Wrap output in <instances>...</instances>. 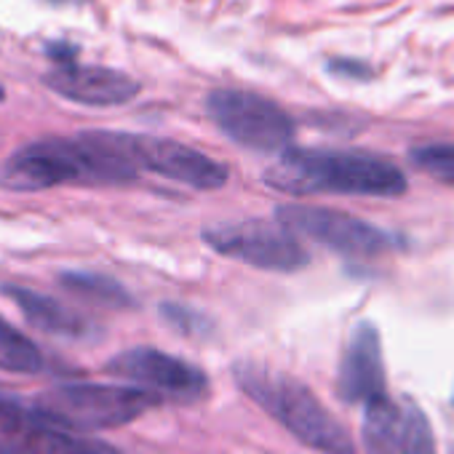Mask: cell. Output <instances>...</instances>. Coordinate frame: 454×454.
<instances>
[{"instance_id":"obj_1","label":"cell","mask_w":454,"mask_h":454,"mask_svg":"<svg viewBox=\"0 0 454 454\" xmlns=\"http://www.w3.org/2000/svg\"><path fill=\"white\" fill-rule=\"evenodd\" d=\"M129 163L102 131H83L73 139L49 137L30 142L0 163V187L14 192H41L57 184H126L137 179Z\"/></svg>"},{"instance_id":"obj_2","label":"cell","mask_w":454,"mask_h":454,"mask_svg":"<svg viewBox=\"0 0 454 454\" xmlns=\"http://www.w3.org/2000/svg\"><path fill=\"white\" fill-rule=\"evenodd\" d=\"M265 182L292 195L342 192L395 198L406 192V176L395 163L356 150H286L265 171Z\"/></svg>"},{"instance_id":"obj_3","label":"cell","mask_w":454,"mask_h":454,"mask_svg":"<svg viewBox=\"0 0 454 454\" xmlns=\"http://www.w3.org/2000/svg\"><path fill=\"white\" fill-rule=\"evenodd\" d=\"M233 377L252 401L273 414L305 446L321 454H356L348 427L300 380L249 361L236 364Z\"/></svg>"},{"instance_id":"obj_4","label":"cell","mask_w":454,"mask_h":454,"mask_svg":"<svg viewBox=\"0 0 454 454\" xmlns=\"http://www.w3.org/2000/svg\"><path fill=\"white\" fill-rule=\"evenodd\" d=\"M163 398L137 385L65 382L35 398L41 414L70 433L121 427L158 406Z\"/></svg>"},{"instance_id":"obj_5","label":"cell","mask_w":454,"mask_h":454,"mask_svg":"<svg viewBox=\"0 0 454 454\" xmlns=\"http://www.w3.org/2000/svg\"><path fill=\"white\" fill-rule=\"evenodd\" d=\"M206 110L224 137L257 153H286L294 139V121L289 113L252 91L216 89L208 94Z\"/></svg>"},{"instance_id":"obj_6","label":"cell","mask_w":454,"mask_h":454,"mask_svg":"<svg viewBox=\"0 0 454 454\" xmlns=\"http://www.w3.org/2000/svg\"><path fill=\"white\" fill-rule=\"evenodd\" d=\"M203 241L231 260L260 270L292 273L308 265V252L278 222L247 219V222H222L203 227Z\"/></svg>"},{"instance_id":"obj_7","label":"cell","mask_w":454,"mask_h":454,"mask_svg":"<svg viewBox=\"0 0 454 454\" xmlns=\"http://www.w3.org/2000/svg\"><path fill=\"white\" fill-rule=\"evenodd\" d=\"M105 139L137 168L155 171L166 179L182 182L195 190H216L227 182V166L208 158L206 153L187 147L174 139L126 134V131H102Z\"/></svg>"},{"instance_id":"obj_8","label":"cell","mask_w":454,"mask_h":454,"mask_svg":"<svg viewBox=\"0 0 454 454\" xmlns=\"http://www.w3.org/2000/svg\"><path fill=\"white\" fill-rule=\"evenodd\" d=\"M276 222L284 224L294 236H308L348 257H377L393 247L390 236L380 231L377 224L334 208L286 203L276 208Z\"/></svg>"},{"instance_id":"obj_9","label":"cell","mask_w":454,"mask_h":454,"mask_svg":"<svg viewBox=\"0 0 454 454\" xmlns=\"http://www.w3.org/2000/svg\"><path fill=\"white\" fill-rule=\"evenodd\" d=\"M105 372L118 380H126L137 387L158 393L160 398L163 395L195 398V395L206 393V387H208V380L198 366H192L176 356H168L163 350H155V348L123 350L107 361Z\"/></svg>"},{"instance_id":"obj_10","label":"cell","mask_w":454,"mask_h":454,"mask_svg":"<svg viewBox=\"0 0 454 454\" xmlns=\"http://www.w3.org/2000/svg\"><path fill=\"white\" fill-rule=\"evenodd\" d=\"M0 430L20 443L25 454H123L110 443L81 438L51 425L41 409L27 401L0 393Z\"/></svg>"},{"instance_id":"obj_11","label":"cell","mask_w":454,"mask_h":454,"mask_svg":"<svg viewBox=\"0 0 454 454\" xmlns=\"http://www.w3.org/2000/svg\"><path fill=\"white\" fill-rule=\"evenodd\" d=\"M43 83L78 105L89 107H118L131 102L139 94V83L113 67H99V65H57L43 75Z\"/></svg>"},{"instance_id":"obj_12","label":"cell","mask_w":454,"mask_h":454,"mask_svg":"<svg viewBox=\"0 0 454 454\" xmlns=\"http://www.w3.org/2000/svg\"><path fill=\"white\" fill-rule=\"evenodd\" d=\"M340 395L350 403H374L387 398L385 387V358H382V337L372 321H358L340 366Z\"/></svg>"},{"instance_id":"obj_13","label":"cell","mask_w":454,"mask_h":454,"mask_svg":"<svg viewBox=\"0 0 454 454\" xmlns=\"http://www.w3.org/2000/svg\"><path fill=\"white\" fill-rule=\"evenodd\" d=\"M4 294H9L14 300V305L20 308V313L41 332L51 334V337H67V340H89L94 337V324L89 318H83L78 310H73L70 305L41 294L35 289H25V286H4Z\"/></svg>"},{"instance_id":"obj_14","label":"cell","mask_w":454,"mask_h":454,"mask_svg":"<svg viewBox=\"0 0 454 454\" xmlns=\"http://www.w3.org/2000/svg\"><path fill=\"white\" fill-rule=\"evenodd\" d=\"M364 443L369 454H406L401 409L390 398H380L364 411Z\"/></svg>"},{"instance_id":"obj_15","label":"cell","mask_w":454,"mask_h":454,"mask_svg":"<svg viewBox=\"0 0 454 454\" xmlns=\"http://www.w3.org/2000/svg\"><path fill=\"white\" fill-rule=\"evenodd\" d=\"M59 286L67 289L70 294L102 305V308H113V310H126L134 308V297L126 286H121L115 278L110 276H99V273H86V270H67L59 276Z\"/></svg>"},{"instance_id":"obj_16","label":"cell","mask_w":454,"mask_h":454,"mask_svg":"<svg viewBox=\"0 0 454 454\" xmlns=\"http://www.w3.org/2000/svg\"><path fill=\"white\" fill-rule=\"evenodd\" d=\"M46 358L38 350V345L25 337L17 326L0 318V369L20 372V374H35L43 372Z\"/></svg>"},{"instance_id":"obj_17","label":"cell","mask_w":454,"mask_h":454,"mask_svg":"<svg viewBox=\"0 0 454 454\" xmlns=\"http://www.w3.org/2000/svg\"><path fill=\"white\" fill-rule=\"evenodd\" d=\"M401 427H403V446L406 454H435V441L427 417L417 403L401 406Z\"/></svg>"},{"instance_id":"obj_18","label":"cell","mask_w":454,"mask_h":454,"mask_svg":"<svg viewBox=\"0 0 454 454\" xmlns=\"http://www.w3.org/2000/svg\"><path fill=\"white\" fill-rule=\"evenodd\" d=\"M411 163L430 176L454 184V145H419L411 150Z\"/></svg>"},{"instance_id":"obj_19","label":"cell","mask_w":454,"mask_h":454,"mask_svg":"<svg viewBox=\"0 0 454 454\" xmlns=\"http://www.w3.org/2000/svg\"><path fill=\"white\" fill-rule=\"evenodd\" d=\"M160 316L168 321V326H174L176 332L190 334V337H200V334H206L211 329V321L206 316H200L198 310L184 308L179 302H163L160 305Z\"/></svg>"},{"instance_id":"obj_20","label":"cell","mask_w":454,"mask_h":454,"mask_svg":"<svg viewBox=\"0 0 454 454\" xmlns=\"http://www.w3.org/2000/svg\"><path fill=\"white\" fill-rule=\"evenodd\" d=\"M329 73L342 75V78H356V81L372 78V70L364 62H356V59H332L329 62Z\"/></svg>"},{"instance_id":"obj_21","label":"cell","mask_w":454,"mask_h":454,"mask_svg":"<svg viewBox=\"0 0 454 454\" xmlns=\"http://www.w3.org/2000/svg\"><path fill=\"white\" fill-rule=\"evenodd\" d=\"M46 51L59 65H73L75 62V54H78V49L75 46H67V43H51V46H46Z\"/></svg>"},{"instance_id":"obj_22","label":"cell","mask_w":454,"mask_h":454,"mask_svg":"<svg viewBox=\"0 0 454 454\" xmlns=\"http://www.w3.org/2000/svg\"><path fill=\"white\" fill-rule=\"evenodd\" d=\"M0 454H25V451L17 449V446H9L6 441H0Z\"/></svg>"},{"instance_id":"obj_23","label":"cell","mask_w":454,"mask_h":454,"mask_svg":"<svg viewBox=\"0 0 454 454\" xmlns=\"http://www.w3.org/2000/svg\"><path fill=\"white\" fill-rule=\"evenodd\" d=\"M54 6H73V4H86V0H49Z\"/></svg>"},{"instance_id":"obj_24","label":"cell","mask_w":454,"mask_h":454,"mask_svg":"<svg viewBox=\"0 0 454 454\" xmlns=\"http://www.w3.org/2000/svg\"><path fill=\"white\" fill-rule=\"evenodd\" d=\"M4 99H6V89H4V86H0V102H4Z\"/></svg>"},{"instance_id":"obj_25","label":"cell","mask_w":454,"mask_h":454,"mask_svg":"<svg viewBox=\"0 0 454 454\" xmlns=\"http://www.w3.org/2000/svg\"><path fill=\"white\" fill-rule=\"evenodd\" d=\"M451 403H454V393H451Z\"/></svg>"}]
</instances>
